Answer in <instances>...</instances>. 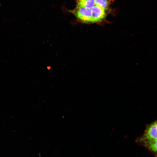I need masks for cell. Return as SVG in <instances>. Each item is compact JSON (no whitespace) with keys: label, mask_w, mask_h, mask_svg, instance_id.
<instances>
[{"label":"cell","mask_w":157,"mask_h":157,"mask_svg":"<svg viewBox=\"0 0 157 157\" xmlns=\"http://www.w3.org/2000/svg\"><path fill=\"white\" fill-rule=\"evenodd\" d=\"M80 22L86 24L92 23V12L91 8L76 6L69 10Z\"/></svg>","instance_id":"1"},{"label":"cell","mask_w":157,"mask_h":157,"mask_svg":"<svg viewBox=\"0 0 157 157\" xmlns=\"http://www.w3.org/2000/svg\"><path fill=\"white\" fill-rule=\"evenodd\" d=\"M157 139V120L147 125L143 135L138 139L140 143Z\"/></svg>","instance_id":"2"},{"label":"cell","mask_w":157,"mask_h":157,"mask_svg":"<svg viewBox=\"0 0 157 157\" xmlns=\"http://www.w3.org/2000/svg\"><path fill=\"white\" fill-rule=\"evenodd\" d=\"M155 156L157 157V139L140 143Z\"/></svg>","instance_id":"3"},{"label":"cell","mask_w":157,"mask_h":157,"mask_svg":"<svg viewBox=\"0 0 157 157\" xmlns=\"http://www.w3.org/2000/svg\"><path fill=\"white\" fill-rule=\"evenodd\" d=\"M76 6L91 8L95 4V0H76Z\"/></svg>","instance_id":"4"},{"label":"cell","mask_w":157,"mask_h":157,"mask_svg":"<svg viewBox=\"0 0 157 157\" xmlns=\"http://www.w3.org/2000/svg\"><path fill=\"white\" fill-rule=\"evenodd\" d=\"M97 4L107 10L109 6L113 1V0H95Z\"/></svg>","instance_id":"5"}]
</instances>
